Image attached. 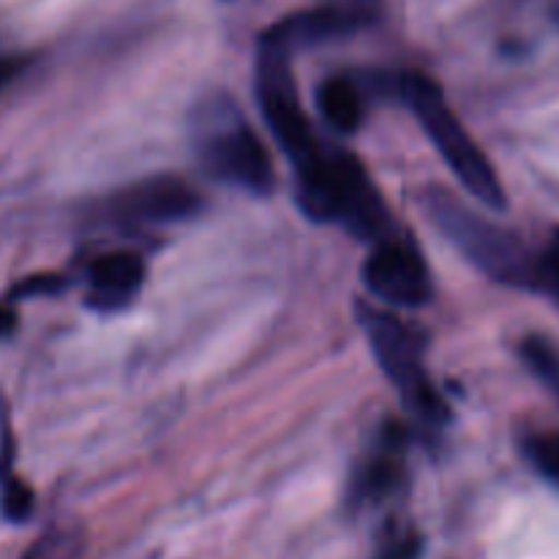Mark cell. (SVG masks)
<instances>
[{
	"label": "cell",
	"instance_id": "17",
	"mask_svg": "<svg viewBox=\"0 0 559 559\" xmlns=\"http://www.w3.org/2000/svg\"><path fill=\"white\" fill-rule=\"evenodd\" d=\"M27 58L25 55H16V52H0V91H3L9 82H14L16 76L25 71Z\"/></svg>",
	"mask_w": 559,
	"mask_h": 559
},
{
	"label": "cell",
	"instance_id": "9",
	"mask_svg": "<svg viewBox=\"0 0 559 559\" xmlns=\"http://www.w3.org/2000/svg\"><path fill=\"white\" fill-rule=\"evenodd\" d=\"M404 451H407V429L391 420L374 451L355 469L349 502L353 506H377L388 495H393L404 480Z\"/></svg>",
	"mask_w": 559,
	"mask_h": 559
},
{
	"label": "cell",
	"instance_id": "11",
	"mask_svg": "<svg viewBox=\"0 0 559 559\" xmlns=\"http://www.w3.org/2000/svg\"><path fill=\"white\" fill-rule=\"evenodd\" d=\"M145 284V262L131 251H112L87 265V304L115 311L129 306Z\"/></svg>",
	"mask_w": 559,
	"mask_h": 559
},
{
	"label": "cell",
	"instance_id": "13",
	"mask_svg": "<svg viewBox=\"0 0 559 559\" xmlns=\"http://www.w3.org/2000/svg\"><path fill=\"white\" fill-rule=\"evenodd\" d=\"M0 513L9 522L22 524L33 513V491L11 469V453H0Z\"/></svg>",
	"mask_w": 559,
	"mask_h": 559
},
{
	"label": "cell",
	"instance_id": "4",
	"mask_svg": "<svg viewBox=\"0 0 559 559\" xmlns=\"http://www.w3.org/2000/svg\"><path fill=\"white\" fill-rule=\"evenodd\" d=\"M393 85H396V93L407 104L409 112L424 126L426 136L431 140L435 151L440 153L442 162L456 175L459 183L480 205L491 207V211H502L506 207V191H502L500 178H497L495 167L486 158V153L480 151L478 142L469 136L462 120L456 118L442 87L426 74H420V71H404V74L396 76Z\"/></svg>",
	"mask_w": 559,
	"mask_h": 559
},
{
	"label": "cell",
	"instance_id": "15",
	"mask_svg": "<svg viewBox=\"0 0 559 559\" xmlns=\"http://www.w3.org/2000/svg\"><path fill=\"white\" fill-rule=\"evenodd\" d=\"M535 289L559 304V227L535 262Z\"/></svg>",
	"mask_w": 559,
	"mask_h": 559
},
{
	"label": "cell",
	"instance_id": "1",
	"mask_svg": "<svg viewBox=\"0 0 559 559\" xmlns=\"http://www.w3.org/2000/svg\"><path fill=\"white\" fill-rule=\"evenodd\" d=\"M295 200L309 218L342 224L371 246L396 235L391 211L364 164L338 147L328 145L314 164L295 173Z\"/></svg>",
	"mask_w": 559,
	"mask_h": 559
},
{
	"label": "cell",
	"instance_id": "5",
	"mask_svg": "<svg viewBox=\"0 0 559 559\" xmlns=\"http://www.w3.org/2000/svg\"><path fill=\"white\" fill-rule=\"evenodd\" d=\"M358 322L369 338L377 364L393 382L415 424L426 431H440L451 420V413L445 399L426 374L424 344L413 328L369 304L358 306Z\"/></svg>",
	"mask_w": 559,
	"mask_h": 559
},
{
	"label": "cell",
	"instance_id": "10",
	"mask_svg": "<svg viewBox=\"0 0 559 559\" xmlns=\"http://www.w3.org/2000/svg\"><path fill=\"white\" fill-rule=\"evenodd\" d=\"M366 22H369V16L353 9L300 11V14H293L287 16V20L276 22V25L262 36V41L276 44V47L293 52V49L298 47H311V44L353 36V33H358Z\"/></svg>",
	"mask_w": 559,
	"mask_h": 559
},
{
	"label": "cell",
	"instance_id": "6",
	"mask_svg": "<svg viewBox=\"0 0 559 559\" xmlns=\"http://www.w3.org/2000/svg\"><path fill=\"white\" fill-rule=\"evenodd\" d=\"M257 102H260L262 118H265L273 140L278 142L295 173L322 156L328 145L314 134L304 107H300L298 87H295L293 69H289V52L276 44H260Z\"/></svg>",
	"mask_w": 559,
	"mask_h": 559
},
{
	"label": "cell",
	"instance_id": "16",
	"mask_svg": "<svg viewBox=\"0 0 559 559\" xmlns=\"http://www.w3.org/2000/svg\"><path fill=\"white\" fill-rule=\"evenodd\" d=\"M527 459L546 480L559 486V431L533 437L527 442Z\"/></svg>",
	"mask_w": 559,
	"mask_h": 559
},
{
	"label": "cell",
	"instance_id": "14",
	"mask_svg": "<svg viewBox=\"0 0 559 559\" xmlns=\"http://www.w3.org/2000/svg\"><path fill=\"white\" fill-rule=\"evenodd\" d=\"M522 355L527 360L530 369L540 377L549 388H555L559 393V355L546 338L533 336L522 344Z\"/></svg>",
	"mask_w": 559,
	"mask_h": 559
},
{
	"label": "cell",
	"instance_id": "7",
	"mask_svg": "<svg viewBox=\"0 0 559 559\" xmlns=\"http://www.w3.org/2000/svg\"><path fill=\"white\" fill-rule=\"evenodd\" d=\"M364 284L377 300L404 309L426 306L435 295L424 257L399 235L371 246V254L364 262Z\"/></svg>",
	"mask_w": 559,
	"mask_h": 559
},
{
	"label": "cell",
	"instance_id": "12",
	"mask_svg": "<svg viewBox=\"0 0 559 559\" xmlns=\"http://www.w3.org/2000/svg\"><path fill=\"white\" fill-rule=\"evenodd\" d=\"M317 107L338 134H353L364 123V93L349 76H328L317 87Z\"/></svg>",
	"mask_w": 559,
	"mask_h": 559
},
{
	"label": "cell",
	"instance_id": "2",
	"mask_svg": "<svg viewBox=\"0 0 559 559\" xmlns=\"http://www.w3.org/2000/svg\"><path fill=\"white\" fill-rule=\"evenodd\" d=\"M191 136L202 169L218 183L260 197L276 189V169L265 142L227 93H213L197 104Z\"/></svg>",
	"mask_w": 559,
	"mask_h": 559
},
{
	"label": "cell",
	"instance_id": "8",
	"mask_svg": "<svg viewBox=\"0 0 559 559\" xmlns=\"http://www.w3.org/2000/svg\"><path fill=\"white\" fill-rule=\"evenodd\" d=\"M202 200L194 186L173 175H158L131 186L115 200L112 213L129 224H173L191 218L200 211Z\"/></svg>",
	"mask_w": 559,
	"mask_h": 559
},
{
	"label": "cell",
	"instance_id": "3",
	"mask_svg": "<svg viewBox=\"0 0 559 559\" xmlns=\"http://www.w3.org/2000/svg\"><path fill=\"white\" fill-rule=\"evenodd\" d=\"M420 205L429 222L478 267L491 282L506 287L535 289V262L538 257L524 246L511 229L500 227L491 218L453 197L442 186H429L420 194Z\"/></svg>",
	"mask_w": 559,
	"mask_h": 559
}]
</instances>
